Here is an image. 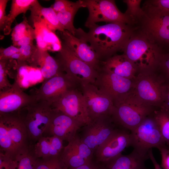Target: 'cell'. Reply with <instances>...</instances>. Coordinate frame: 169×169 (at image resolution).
Wrapping results in <instances>:
<instances>
[{
    "instance_id": "obj_13",
    "label": "cell",
    "mask_w": 169,
    "mask_h": 169,
    "mask_svg": "<svg viewBox=\"0 0 169 169\" xmlns=\"http://www.w3.org/2000/svg\"><path fill=\"white\" fill-rule=\"evenodd\" d=\"M130 131L120 127L94 152V160L102 164L122 154L126 147L131 146Z\"/></svg>"
},
{
    "instance_id": "obj_6",
    "label": "cell",
    "mask_w": 169,
    "mask_h": 169,
    "mask_svg": "<svg viewBox=\"0 0 169 169\" xmlns=\"http://www.w3.org/2000/svg\"><path fill=\"white\" fill-rule=\"evenodd\" d=\"M52 110L50 102L39 100L19 111L25 125L30 146L44 136L50 122Z\"/></svg>"
},
{
    "instance_id": "obj_16",
    "label": "cell",
    "mask_w": 169,
    "mask_h": 169,
    "mask_svg": "<svg viewBox=\"0 0 169 169\" xmlns=\"http://www.w3.org/2000/svg\"><path fill=\"white\" fill-rule=\"evenodd\" d=\"M94 154L77 133L64 147L60 157L67 169H74L94 160Z\"/></svg>"
},
{
    "instance_id": "obj_5",
    "label": "cell",
    "mask_w": 169,
    "mask_h": 169,
    "mask_svg": "<svg viewBox=\"0 0 169 169\" xmlns=\"http://www.w3.org/2000/svg\"><path fill=\"white\" fill-rule=\"evenodd\" d=\"M166 82L157 69L141 72L135 79L132 91L144 102L157 108L162 105Z\"/></svg>"
},
{
    "instance_id": "obj_28",
    "label": "cell",
    "mask_w": 169,
    "mask_h": 169,
    "mask_svg": "<svg viewBox=\"0 0 169 169\" xmlns=\"http://www.w3.org/2000/svg\"><path fill=\"white\" fill-rule=\"evenodd\" d=\"M166 146L169 148V111L161 107L152 113Z\"/></svg>"
},
{
    "instance_id": "obj_21",
    "label": "cell",
    "mask_w": 169,
    "mask_h": 169,
    "mask_svg": "<svg viewBox=\"0 0 169 169\" xmlns=\"http://www.w3.org/2000/svg\"><path fill=\"white\" fill-rule=\"evenodd\" d=\"M63 43L78 58L98 71L100 61L96 53L86 42L65 30L60 32Z\"/></svg>"
},
{
    "instance_id": "obj_32",
    "label": "cell",
    "mask_w": 169,
    "mask_h": 169,
    "mask_svg": "<svg viewBox=\"0 0 169 169\" xmlns=\"http://www.w3.org/2000/svg\"><path fill=\"white\" fill-rule=\"evenodd\" d=\"M17 61L10 59H0V91L11 87V84L8 79V70L16 65Z\"/></svg>"
},
{
    "instance_id": "obj_3",
    "label": "cell",
    "mask_w": 169,
    "mask_h": 169,
    "mask_svg": "<svg viewBox=\"0 0 169 169\" xmlns=\"http://www.w3.org/2000/svg\"><path fill=\"white\" fill-rule=\"evenodd\" d=\"M113 101V120L119 127L130 131L156 108L144 102L132 90Z\"/></svg>"
},
{
    "instance_id": "obj_42",
    "label": "cell",
    "mask_w": 169,
    "mask_h": 169,
    "mask_svg": "<svg viewBox=\"0 0 169 169\" xmlns=\"http://www.w3.org/2000/svg\"><path fill=\"white\" fill-rule=\"evenodd\" d=\"M19 52V47L13 45L6 48H0V59H10L13 55Z\"/></svg>"
},
{
    "instance_id": "obj_24",
    "label": "cell",
    "mask_w": 169,
    "mask_h": 169,
    "mask_svg": "<svg viewBox=\"0 0 169 169\" xmlns=\"http://www.w3.org/2000/svg\"><path fill=\"white\" fill-rule=\"evenodd\" d=\"M149 155L141 154L133 149L129 154H122L105 163L101 164L105 169H148L145 165Z\"/></svg>"
},
{
    "instance_id": "obj_9",
    "label": "cell",
    "mask_w": 169,
    "mask_h": 169,
    "mask_svg": "<svg viewBox=\"0 0 169 169\" xmlns=\"http://www.w3.org/2000/svg\"><path fill=\"white\" fill-rule=\"evenodd\" d=\"M89 11L85 26L89 28L99 22L134 25L133 22L117 7L114 0H83Z\"/></svg>"
},
{
    "instance_id": "obj_18",
    "label": "cell",
    "mask_w": 169,
    "mask_h": 169,
    "mask_svg": "<svg viewBox=\"0 0 169 169\" xmlns=\"http://www.w3.org/2000/svg\"><path fill=\"white\" fill-rule=\"evenodd\" d=\"M134 80L122 77L100 68L94 84L114 100L131 91Z\"/></svg>"
},
{
    "instance_id": "obj_20",
    "label": "cell",
    "mask_w": 169,
    "mask_h": 169,
    "mask_svg": "<svg viewBox=\"0 0 169 169\" xmlns=\"http://www.w3.org/2000/svg\"><path fill=\"white\" fill-rule=\"evenodd\" d=\"M0 118L7 125L8 135L17 155L30 146L27 131L18 112L0 114Z\"/></svg>"
},
{
    "instance_id": "obj_19",
    "label": "cell",
    "mask_w": 169,
    "mask_h": 169,
    "mask_svg": "<svg viewBox=\"0 0 169 169\" xmlns=\"http://www.w3.org/2000/svg\"><path fill=\"white\" fill-rule=\"evenodd\" d=\"M30 18L34 29L36 46L40 49L59 52L62 48V42L54 32L49 27L43 17L31 12Z\"/></svg>"
},
{
    "instance_id": "obj_22",
    "label": "cell",
    "mask_w": 169,
    "mask_h": 169,
    "mask_svg": "<svg viewBox=\"0 0 169 169\" xmlns=\"http://www.w3.org/2000/svg\"><path fill=\"white\" fill-rule=\"evenodd\" d=\"M100 68L126 79H134L139 72L134 64L124 54H115L100 61Z\"/></svg>"
},
{
    "instance_id": "obj_4",
    "label": "cell",
    "mask_w": 169,
    "mask_h": 169,
    "mask_svg": "<svg viewBox=\"0 0 169 169\" xmlns=\"http://www.w3.org/2000/svg\"><path fill=\"white\" fill-rule=\"evenodd\" d=\"M122 51L139 73L157 69L164 50L134 31Z\"/></svg>"
},
{
    "instance_id": "obj_40",
    "label": "cell",
    "mask_w": 169,
    "mask_h": 169,
    "mask_svg": "<svg viewBox=\"0 0 169 169\" xmlns=\"http://www.w3.org/2000/svg\"><path fill=\"white\" fill-rule=\"evenodd\" d=\"M35 39L34 29L31 26L26 35L13 45L19 47L22 45L33 44Z\"/></svg>"
},
{
    "instance_id": "obj_11",
    "label": "cell",
    "mask_w": 169,
    "mask_h": 169,
    "mask_svg": "<svg viewBox=\"0 0 169 169\" xmlns=\"http://www.w3.org/2000/svg\"><path fill=\"white\" fill-rule=\"evenodd\" d=\"M80 87L92 121L111 116L114 109V101L109 95L94 84H83Z\"/></svg>"
},
{
    "instance_id": "obj_46",
    "label": "cell",
    "mask_w": 169,
    "mask_h": 169,
    "mask_svg": "<svg viewBox=\"0 0 169 169\" xmlns=\"http://www.w3.org/2000/svg\"><path fill=\"white\" fill-rule=\"evenodd\" d=\"M161 107L169 111V81L166 83L164 100Z\"/></svg>"
},
{
    "instance_id": "obj_15",
    "label": "cell",
    "mask_w": 169,
    "mask_h": 169,
    "mask_svg": "<svg viewBox=\"0 0 169 169\" xmlns=\"http://www.w3.org/2000/svg\"><path fill=\"white\" fill-rule=\"evenodd\" d=\"M82 127L70 116L52 108L50 122L44 135L56 136L69 142L74 138Z\"/></svg>"
},
{
    "instance_id": "obj_10",
    "label": "cell",
    "mask_w": 169,
    "mask_h": 169,
    "mask_svg": "<svg viewBox=\"0 0 169 169\" xmlns=\"http://www.w3.org/2000/svg\"><path fill=\"white\" fill-rule=\"evenodd\" d=\"M52 108L58 110L73 118L82 127L92 120L87 111L83 95L77 88L69 90L52 102Z\"/></svg>"
},
{
    "instance_id": "obj_35",
    "label": "cell",
    "mask_w": 169,
    "mask_h": 169,
    "mask_svg": "<svg viewBox=\"0 0 169 169\" xmlns=\"http://www.w3.org/2000/svg\"><path fill=\"white\" fill-rule=\"evenodd\" d=\"M50 137V147L49 157H54L60 156L64 147L63 141L55 136Z\"/></svg>"
},
{
    "instance_id": "obj_37",
    "label": "cell",
    "mask_w": 169,
    "mask_h": 169,
    "mask_svg": "<svg viewBox=\"0 0 169 169\" xmlns=\"http://www.w3.org/2000/svg\"><path fill=\"white\" fill-rule=\"evenodd\" d=\"M19 48V52L22 55L24 61L29 64L38 48L37 46L33 44L24 45L20 46Z\"/></svg>"
},
{
    "instance_id": "obj_17",
    "label": "cell",
    "mask_w": 169,
    "mask_h": 169,
    "mask_svg": "<svg viewBox=\"0 0 169 169\" xmlns=\"http://www.w3.org/2000/svg\"><path fill=\"white\" fill-rule=\"evenodd\" d=\"M36 101L34 95L24 92L15 80L11 87L0 91V114L18 112Z\"/></svg>"
},
{
    "instance_id": "obj_31",
    "label": "cell",
    "mask_w": 169,
    "mask_h": 169,
    "mask_svg": "<svg viewBox=\"0 0 169 169\" xmlns=\"http://www.w3.org/2000/svg\"><path fill=\"white\" fill-rule=\"evenodd\" d=\"M34 169H67L60 156L36 159Z\"/></svg>"
},
{
    "instance_id": "obj_1",
    "label": "cell",
    "mask_w": 169,
    "mask_h": 169,
    "mask_svg": "<svg viewBox=\"0 0 169 169\" xmlns=\"http://www.w3.org/2000/svg\"><path fill=\"white\" fill-rule=\"evenodd\" d=\"M86 33L76 29L75 36L87 43L96 53L100 61L122 51L135 30L131 26L120 23L95 24Z\"/></svg>"
},
{
    "instance_id": "obj_27",
    "label": "cell",
    "mask_w": 169,
    "mask_h": 169,
    "mask_svg": "<svg viewBox=\"0 0 169 169\" xmlns=\"http://www.w3.org/2000/svg\"><path fill=\"white\" fill-rule=\"evenodd\" d=\"M81 8H85V6L83 0H79L69 9L57 13L58 19L64 29L74 36L76 28L73 25L74 18L77 11Z\"/></svg>"
},
{
    "instance_id": "obj_36",
    "label": "cell",
    "mask_w": 169,
    "mask_h": 169,
    "mask_svg": "<svg viewBox=\"0 0 169 169\" xmlns=\"http://www.w3.org/2000/svg\"><path fill=\"white\" fill-rule=\"evenodd\" d=\"M157 70L163 76L166 81H169V51L164 52Z\"/></svg>"
},
{
    "instance_id": "obj_47",
    "label": "cell",
    "mask_w": 169,
    "mask_h": 169,
    "mask_svg": "<svg viewBox=\"0 0 169 169\" xmlns=\"http://www.w3.org/2000/svg\"><path fill=\"white\" fill-rule=\"evenodd\" d=\"M148 153L149 158L151 160L154 166V169H162L153 154L152 149L149 150Z\"/></svg>"
},
{
    "instance_id": "obj_34",
    "label": "cell",
    "mask_w": 169,
    "mask_h": 169,
    "mask_svg": "<svg viewBox=\"0 0 169 169\" xmlns=\"http://www.w3.org/2000/svg\"><path fill=\"white\" fill-rule=\"evenodd\" d=\"M23 20L17 24L13 28L11 33V39L13 45L22 38L27 33L31 26L28 23L26 18L24 16Z\"/></svg>"
},
{
    "instance_id": "obj_44",
    "label": "cell",
    "mask_w": 169,
    "mask_h": 169,
    "mask_svg": "<svg viewBox=\"0 0 169 169\" xmlns=\"http://www.w3.org/2000/svg\"><path fill=\"white\" fill-rule=\"evenodd\" d=\"M148 1L153 5L169 12V0H149Z\"/></svg>"
},
{
    "instance_id": "obj_25",
    "label": "cell",
    "mask_w": 169,
    "mask_h": 169,
    "mask_svg": "<svg viewBox=\"0 0 169 169\" xmlns=\"http://www.w3.org/2000/svg\"><path fill=\"white\" fill-rule=\"evenodd\" d=\"M30 10L43 18L49 28L53 31L56 30L63 32L65 30L60 24L56 13L51 7L45 8L42 6L38 0L32 6Z\"/></svg>"
},
{
    "instance_id": "obj_43",
    "label": "cell",
    "mask_w": 169,
    "mask_h": 169,
    "mask_svg": "<svg viewBox=\"0 0 169 169\" xmlns=\"http://www.w3.org/2000/svg\"><path fill=\"white\" fill-rule=\"evenodd\" d=\"M158 149L161 156V167L163 169H169V148L166 146Z\"/></svg>"
},
{
    "instance_id": "obj_7",
    "label": "cell",
    "mask_w": 169,
    "mask_h": 169,
    "mask_svg": "<svg viewBox=\"0 0 169 169\" xmlns=\"http://www.w3.org/2000/svg\"><path fill=\"white\" fill-rule=\"evenodd\" d=\"M62 48L55 57L64 72L72 78L80 86L95 84L98 71L77 57L63 42Z\"/></svg>"
},
{
    "instance_id": "obj_2",
    "label": "cell",
    "mask_w": 169,
    "mask_h": 169,
    "mask_svg": "<svg viewBox=\"0 0 169 169\" xmlns=\"http://www.w3.org/2000/svg\"><path fill=\"white\" fill-rule=\"evenodd\" d=\"M142 8L144 13L135 25V30L164 51V48L169 47V12L148 0Z\"/></svg>"
},
{
    "instance_id": "obj_26",
    "label": "cell",
    "mask_w": 169,
    "mask_h": 169,
    "mask_svg": "<svg viewBox=\"0 0 169 169\" xmlns=\"http://www.w3.org/2000/svg\"><path fill=\"white\" fill-rule=\"evenodd\" d=\"M36 1L37 0H12L11 10L7 15L8 18L7 26L3 31L5 35H8L11 33L12 24L16 17L22 13L25 14Z\"/></svg>"
},
{
    "instance_id": "obj_30",
    "label": "cell",
    "mask_w": 169,
    "mask_h": 169,
    "mask_svg": "<svg viewBox=\"0 0 169 169\" xmlns=\"http://www.w3.org/2000/svg\"><path fill=\"white\" fill-rule=\"evenodd\" d=\"M50 137L43 136L31 146L33 154L36 159L49 157Z\"/></svg>"
},
{
    "instance_id": "obj_38",
    "label": "cell",
    "mask_w": 169,
    "mask_h": 169,
    "mask_svg": "<svg viewBox=\"0 0 169 169\" xmlns=\"http://www.w3.org/2000/svg\"><path fill=\"white\" fill-rule=\"evenodd\" d=\"M17 165L16 159L0 152V169H15Z\"/></svg>"
},
{
    "instance_id": "obj_33",
    "label": "cell",
    "mask_w": 169,
    "mask_h": 169,
    "mask_svg": "<svg viewBox=\"0 0 169 169\" xmlns=\"http://www.w3.org/2000/svg\"><path fill=\"white\" fill-rule=\"evenodd\" d=\"M141 0H124L127 8L125 13L134 22V25L141 17L144 12L141 7Z\"/></svg>"
},
{
    "instance_id": "obj_39",
    "label": "cell",
    "mask_w": 169,
    "mask_h": 169,
    "mask_svg": "<svg viewBox=\"0 0 169 169\" xmlns=\"http://www.w3.org/2000/svg\"><path fill=\"white\" fill-rule=\"evenodd\" d=\"M76 3L67 0H56L51 6L56 13L63 12L73 6Z\"/></svg>"
},
{
    "instance_id": "obj_8",
    "label": "cell",
    "mask_w": 169,
    "mask_h": 169,
    "mask_svg": "<svg viewBox=\"0 0 169 169\" xmlns=\"http://www.w3.org/2000/svg\"><path fill=\"white\" fill-rule=\"evenodd\" d=\"M130 131L131 146L142 154L148 155L150 149L166 146L152 114Z\"/></svg>"
},
{
    "instance_id": "obj_45",
    "label": "cell",
    "mask_w": 169,
    "mask_h": 169,
    "mask_svg": "<svg viewBox=\"0 0 169 169\" xmlns=\"http://www.w3.org/2000/svg\"><path fill=\"white\" fill-rule=\"evenodd\" d=\"M74 169H105L103 166L95 160L91 162Z\"/></svg>"
},
{
    "instance_id": "obj_23",
    "label": "cell",
    "mask_w": 169,
    "mask_h": 169,
    "mask_svg": "<svg viewBox=\"0 0 169 169\" xmlns=\"http://www.w3.org/2000/svg\"><path fill=\"white\" fill-rule=\"evenodd\" d=\"M29 65L39 69L44 80L64 72L55 58L51 56L48 51L38 48Z\"/></svg>"
},
{
    "instance_id": "obj_12",
    "label": "cell",
    "mask_w": 169,
    "mask_h": 169,
    "mask_svg": "<svg viewBox=\"0 0 169 169\" xmlns=\"http://www.w3.org/2000/svg\"><path fill=\"white\" fill-rule=\"evenodd\" d=\"M120 127L111 116L93 120L81 127L79 135L81 140L94 152Z\"/></svg>"
},
{
    "instance_id": "obj_41",
    "label": "cell",
    "mask_w": 169,
    "mask_h": 169,
    "mask_svg": "<svg viewBox=\"0 0 169 169\" xmlns=\"http://www.w3.org/2000/svg\"><path fill=\"white\" fill-rule=\"evenodd\" d=\"M8 0H0V29L5 30L7 24L8 16L6 15L5 10Z\"/></svg>"
},
{
    "instance_id": "obj_29",
    "label": "cell",
    "mask_w": 169,
    "mask_h": 169,
    "mask_svg": "<svg viewBox=\"0 0 169 169\" xmlns=\"http://www.w3.org/2000/svg\"><path fill=\"white\" fill-rule=\"evenodd\" d=\"M17 165L15 169H34L36 158L30 147L18 153L16 157Z\"/></svg>"
},
{
    "instance_id": "obj_14",
    "label": "cell",
    "mask_w": 169,
    "mask_h": 169,
    "mask_svg": "<svg viewBox=\"0 0 169 169\" xmlns=\"http://www.w3.org/2000/svg\"><path fill=\"white\" fill-rule=\"evenodd\" d=\"M79 84L64 72L44 80L33 95L36 101L50 102L67 91L77 88Z\"/></svg>"
}]
</instances>
